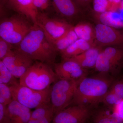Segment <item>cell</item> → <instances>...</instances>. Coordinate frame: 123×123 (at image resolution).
<instances>
[{
    "instance_id": "obj_6",
    "label": "cell",
    "mask_w": 123,
    "mask_h": 123,
    "mask_svg": "<svg viewBox=\"0 0 123 123\" xmlns=\"http://www.w3.org/2000/svg\"><path fill=\"white\" fill-rule=\"evenodd\" d=\"M123 67V47L110 46L102 49L95 69L100 73L116 75Z\"/></svg>"
},
{
    "instance_id": "obj_21",
    "label": "cell",
    "mask_w": 123,
    "mask_h": 123,
    "mask_svg": "<svg viewBox=\"0 0 123 123\" xmlns=\"http://www.w3.org/2000/svg\"><path fill=\"white\" fill-rule=\"evenodd\" d=\"M92 12L94 13L95 18L100 22L99 23L117 29L123 27V21L120 18L115 17L112 11H107L100 13L94 11Z\"/></svg>"
},
{
    "instance_id": "obj_33",
    "label": "cell",
    "mask_w": 123,
    "mask_h": 123,
    "mask_svg": "<svg viewBox=\"0 0 123 123\" xmlns=\"http://www.w3.org/2000/svg\"><path fill=\"white\" fill-rule=\"evenodd\" d=\"M27 123H39V120L30 119Z\"/></svg>"
},
{
    "instance_id": "obj_5",
    "label": "cell",
    "mask_w": 123,
    "mask_h": 123,
    "mask_svg": "<svg viewBox=\"0 0 123 123\" xmlns=\"http://www.w3.org/2000/svg\"><path fill=\"white\" fill-rule=\"evenodd\" d=\"M78 84L72 81L58 79L51 85L50 103L54 115L70 105Z\"/></svg>"
},
{
    "instance_id": "obj_2",
    "label": "cell",
    "mask_w": 123,
    "mask_h": 123,
    "mask_svg": "<svg viewBox=\"0 0 123 123\" xmlns=\"http://www.w3.org/2000/svg\"><path fill=\"white\" fill-rule=\"evenodd\" d=\"M16 50L35 61L54 64L57 52L40 27L34 24Z\"/></svg>"
},
{
    "instance_id": "obj_16",
    "label": "cell",
    "mask_w": 123,
    "mask_h": 123,
    "mask_svg": "<svg viewBox=\"0 0 123 123\" xmlns=\"http://www.w3.org/2000/svg\"><path fill=\"white\" fill-rule=\"evenodd\" d=\"M102 49L94 46L71 59L77 62L82 68L86 70L95 68L98 56Z\"/></svg>"
},
{
    "instance_id": "obj_7",
    "label": "cell",
    "mask_w": 123,
    "mask_h": 123,
    "mask_svg": "<svg viewBox=\"0 0 123 123\" xmlns=\"http://www.w3.org/2000/svg\"><path fill=\"white\" fill-rule=\"evenodd\" d=\"M32 27L22 17L12 16L1 22L0 37L11 44H18Z\"/></svg>"
},
{
    "instance_id": "obj_19",
    "label": "cell",
    "mask_w": 123,
    "mask_h": 123,
    "mask_svg": "<svg viewBox=\"0 0 123 123\" xmlns=\"http://www.w3.org/2000/svg\"><path fill=\"white\" fill-rule=\"evenodd\" d=\"M73 28L78 38L84 40L95 46V30L91 24L84 22H80L74 26Z\"/></svg>"
},
{
    "instance_id": "obj_3",
    "label": "cell",
    "mask_w": 123,
    "mask_h": 123,
    "mask_svg": "<svg viewBox=\"0 0 123 123\" xmlns=\"http://www.w3.org/2000/svg\"><path fill=\"white\" fill-rule=\"evenodd\" d=\"M50 65L35 61L19 79L21 85L37 90L50 86L58 79Z\"/></svg>"
},
{
    "instance_id": "obj_8",
    "label": "cell",
    "mask_w": 123,
    "mask_h": 123,
    "mask_svg": "<svg viewBox=\"0 0 123 123\" xmlns=\"http://www.w3.org/2000/svg\"><path fill=\"white\" fill-rule=\"evenodd\" d=\"M35 24L43 30L51 43L61 37L73 26L65 20L49 18L39 12Z\"/></svg>"
},
{
    "instance_id": "obj_17",
    "label": "cell",
    "mask_w": 123,
    "mask_h": 123,
    "mask_svg": "<svg viewBox=\"0 0 123 123\" xmlns=\"http://www.w3.org/2000/svg\"><path fill=\"white\" fill-rule=\"evenodd\" d=\"M123 99V79L114 80L103 98L102 103L112 109Z\"/></svg>"
},
{
    "instance_id": "obj_26",
    "label": "cell",
    "mask_w": 123,
    "mask_h": 123,
    "mask_svg": "<svg viewBox=\"0 0 123 123\" xmlns=\"http://www.w3.org/2000/svg\"><path fill=\"white\" fill-rule=\"evenodd\" d=\"M112 2L108 0H93L94 11L98 13H103L108 11Z\"/></svg>"
},
{
    "instance_id": "obj_9",
    "label": "cell",
    "mask_w": 123,
    "mask_h": 123,
    "mask_svg": "<svg viewBox=\"0 0 123 123\" xmlns=\"http://www.w3.org/2000/svg\"><path fill=\"white\" fill-rule=\"evenodd\" d=\"M95 46L123 47V31L101 23L95 25Z\"/></svg>"
},
{
    "instance_id": "obj_13",
    "label": "cell",
    "mask_w": 123,
    "mask_h": 123,
    "mask_svg": "<svg viewBox=\"0 0 123 123\" xmlns=\"http://www.w3.org/2000/svg\"><path fill=\"white\" fill-rule=\"evenodd\" d=\"M31 113L30 109L13 100L7 106L6 123H27Z\"/></svg>"
},
{
    "instance_id": "obj_31",
    "label": "cell",
    "mask_w": 123,
    "mask_h": 123,
    "mask_svg": "<svg viewBox=\"0 0 123 123\" xmlns=\"http://www.w3.org/2000/svg\"><path fill=\"white\" fill-rule=\"evenodd\" d=\"M7 106L0 103V123H6Z\"/></svg>"
},
{
    "instance_id": "obj_35",
    "label": "cell",
    "mask_w": 123,
    "mask_h": 123,
    "mask_svg": "<svg viewBox=\"0 0 123 123\" xmlns=\"http://www.w3.org/2000/svg\"><path fill=\"white\" fill-rule=\"evenodd\" d=\"M8 0L9 1V0Z\"/></svg>"
},
{
    "instance_id": "obj_30",
    "label": "cell",
    "mask_w": 123,
    "mask_h": 123,
    "mask_svg": "<svg viewBox=\"0 0 123 123\" xmlns=\"http://www.w3.org/2000/svg\"><path fill=\"white\" fill-rule=\"evenodd\" d=\"M76 3L84 11V10H90L92 0H74Z\"/></svg>"
},
{
    "instance_id": "obj_36",
    "label": "cell",
    "mask_w": 123,
    "mask_h": 123,
    "mask_svg": "<svg viewBox=\"0 0 123 123\" xmlns=\"http://www.w3.org/2000/svg\"></svg>"
},
{
    "instance_id": "obj_4",
    "label": "cell",
    "mask_w": 123,
    "mask_h": 123,
    "mask_svg": "<svg viewBox=\"0 0 123 123\" xmlns=\"http://www.w3.org/2000/svg\"><path fill=\"white\" fill-rule=\"evenodd\" d=\"M9 87L13 100L17 101L30 109H36L50 104L51 86L41 91L21 85L20 83Z\"/></svg>"
},
{
    "instance_id": "obj_22",
    "label": "cell",
    "mask_w": 123,
    "mask_h": 123,
    "mask_svg": "<svg viewBox=\"0 0 123 123\" xmlns=\"http://www.w3.org/2000/svg\"><path fill=\"white\" fill-rule=\"evenodd\" d=\"M100 110L96 114L93 123H123V121L118 118L112 110L106 106Z\"/></svg>"
},
{
    "instance_id": "obj_10",
    "label": "cell",
    "mask_w": 123,
    "mask_h": 123,
    "mask_svg": "<svg viewBox=\"0 0 123 123\" xmlns=\"http://www.w3.org/2000/svg\"><path fill=\"white\" fill-rule=\"evenodd\" d=\"M54 70L58 79L72 81L79 83L88 75V70L82 68L73 59L63 60L60 63H54Z\"/></svg>"
},
{
    "instance_id": "obj_28",
    "label": "cell",
    "mask_w": 123,
    "mask_h": 123,
    "mask_svg": "<svg viewBox=\"0 0 123 123\" xmlns=\"http://www.w3.org/2000/svg\"><path fill=\"white\" fill-rule=\"evenodd\" d=\"M112 111L118 118L123 121V99L114 106Z\"/></svg>"
},
{
    "instance_id": "obj_1",
    "label": "cell",
    "mask_w": 123,
    "mask_h": 123,
    "mask_svg": "<svg viewBox=\"0 0 123 123\" xmlns=\"http://www.w3.org/2000/svg\"><path fill=\"white\" fill-rule=\"evenodd\" d=\"M110 75L99 73L94 76H87L83 78L78 85L70 106L81 105L90 107L102 103L115 80Z\"/></svg>"
},
{
    "instance_id": "obj_25",
    "label": "cell",
    "mask_w": 123,
    "mask_h": 123,
    "mask_svg": "<svg viewBox=\"0 0 123 123\" xmlns=\"http://www.w3.org/2000/svg\"><path fill=\"white\" fill-rule=\"evenodd\" d=\"M53 112V108L51 104L36 108L31 112L30 119L39 120L47 115Z\"/></svg>"
},
{
    "instance_id": "obj_20",
    "label": "cell",
    "mask_w": 123,
    "mask_h": 123,
    "mask_svg": "<svg viewBox=\"0 0 123 123\" xmlns=\"http://www.w3.org/2000/svg\"><path fill=\"white\" fill-rule=\"evenodd\" d=\"M73 27L66 31L61 37L51 43L57 52L60 53L64 50L79 39Z\"/></svg>"
},
{
    "instance_id": "obj_12",
    "label": "cell",
    "mask_w": 123,
    "mask_h": 123,
    "mask_svg": "<svg viewBox=\"0 0 123 123\" xmlns=\"http://www.w3.org/2000/svg\"><path fill=\"white\" fill-rule=\"evenodd\" d=\"M12 75L20 78L34 63V61L17 50H12L1 60Z\"/></svg>"
},
{
    "instance_id": "obj_32",
    "label": "cell",
    "mask_w": 123,
    "mask_h": 123,
    "mask_svg": "<svg viewBox=\"0 0 123 123\" xmlns=\"http://www.w3.org/2000/svg\"><path fill=\"white\" fill-rule=\"evenodd\" d=\"M54 116V112H51L39 120V123H51Z\"/></svg>"
},
{
    "instance_id": "obj_34",
    "label": "cell",
    "mask_w": 123,
    "mask_h": 123,
    "mask_svg": "<svg viewBox=\"0 0 123 123\" xmlns=\"http://www.w3.org/2000/svg\"><path fill=\"white\" fill-rule=\"evenodd\" d=\"M122 79H123V76H122Z\"/></svg>"
},
{
    "instance_id": "obj_23",
    "label": "cell",
    "mask_w": 123,
    "mask_h": 123,
    "mask_svg": "<svg viewBox=\"0 0 123 123\" xmlns=\"http://www.w3.org/2000/svg\"><path fill=\"white\" fill-rule=\"evenodd\" d=\"M17 78L11 72L1 60L0 61V84H4L9 86L19 84Z\"/></svg>"
},
{
    "instance_id": "obj_18",
    "label": "cell",
    "mask_w": 123,
    "mask_h": 123,
    "mask_svg": "<svg viewBox=\"0 0 123 123\" xmlns=\"http://www.w3.org/2000/svg\"><path fill=\"white\" fill-rule=\"evenodd\" d=\"M94 46L84 40L78 39L68 47L60 53L62 59H70L83 53Z\"/></svg>"
},
{
    "instance_id": "obj_27",
    "label": "cell",
    "mask_w": 123,
    "mask_h": 123,
    "mask_svg": "<svg viewBox=\"0 0 123 123\" xmlns=\"http://www.w3.org/2000/svg\"><path fill=\"white\" fill-rule=\"evenodd\" d=\"M12 50V44L0 37V59L1 60Z\"/></svg>"
},
{
    "instance_id": "obj_15",
    "label": "cell",
    "mask_w": 123,
    "mask_h": 123,
    "mask_svg": "<svg viewBox=\"0 0 123 123\" xmlns=\"http://www.w3.org/2000/svg\"><path fill=\"white\" fill-rule=\"evenodd\" d=\"M10 4L16 11L24 15L36 24L39 11L33 0H9Z\"/></svg>"
},
{
    "instance_id": "obj_29",
    "label": "cell",
    "mask_w": 123,
    "mask_h": 123,
    "mask_svg": "<svg viewBox=\"0 0 123 123\" xmlns=\"http://www.w3.org/2000/svg\"><path fill=\"white\" fill-rule=\"evenodd\" d=\"M50 0H33L35 6L38 10H43L49 7Z\"/></svg>"
},
{
    "instance_id": "obj_11",
    "label": "cell",
    "mask_w": 123,
    "mask_h": 123,
    "mask_svg": "<svg viewBox=\"0 0 123 123\" xmlns=\"http://www.w3.org/2000/svg\"><path fill=\"white\" fill-rule=\"evenodd\" d=\"M90 108L81 105L69 106L55 114L51 123H85L90 115Z\"/></svg>"
},
{
    "instance_id": "obj_24",
    "label": "cell",
    "mask_w": 123,
    "mask_h": 123,
    "mask_svg": "<svg viewBox=\"0 0 123 123\" xmlns=\"http://www.w3.org/2000/svg\"><path fill=\"white\" fill-rule=\"evenodd\" d=\"M12 100L9 86L6 84H0V103L7 106Z\"/></svg>"
},
{
    "instance_id": "obj_14",
    "label": "cell",
    "mask_w": 123,
    "mask_h": 123,
    "mask_svg": "<svg viewBox=\"0 0 123 123\" xmlns=\"http://www.w3.org/2000/svg\"><path fill=\"white\" fill-rule=\"evenodd\" d=\"M54 9L59 15L68 19H73L81 15L83 10L74 0H52Z\"/></svg>"
}]
</instances>
